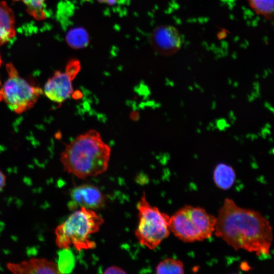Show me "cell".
<instances>
[{
  "label": "cell",
  "mask_w": 274,
  "mask_h": 274,
  "mask_svg": "<svg viewBox=\"0 0 274 274\" xmlns=\"http://www.w3.org/2000/svg\"><path fill=\"white\" fill-rule=\"evenodd\" d=\"M214 233L234 250L258 256L269 254L273 238L272 227L266 218L257 211L237 206L228 198L219 210Z\"/></svg>",
  "instance_id": "1"
},
{
  "label": "cell",
  "mask_w": 274,
  "mask_h": 274,
  "mask_svg": "<svg viewBox=\"0 0 274 274\" xmlns=\"http://www.w3.org/2000/svg\"><path fill=\"white\" fill-rule=\"evenodd\" d=\"M111 148L99 132L91 129L80 134L61 153L64 170L82 179L95 177L108 168Z\"/></svg>",
  "instance_id": "2"
},
{
  "label": "cell",
  "mask_w": 274,
  "mask_h": 274,
  "mask_svg": "<svg viewBox=\"0 0 274 274\" xmlns=\"http://www.w3.org/2000/svg\"><path fill=\"white\" fill-rule=\"evenodd\" d=\"M104 222L93 210L81 207L56 228V244L61 249L73 246L79 251L94 248L96 244L90 235L99 230Z\"/></svg>",
  "instance_id": "3"
},
{
  "label": "cell",
  "mask_w": 274,
  "mask_h": 274,
  "mask_svg": "<svg viewBox=\"0 0 274 274\" xmlns=\"http://www.w3.org/2000/svg\"><path fill=\"white\" fill-rule=\"evenodd\" d=\"M216 217L200 207L185 206L169 218L170 231L184 242L203 241L214 232Z\"/></svg>",
  "instance_id": "4"
},
{
  "label": "cell",
  "mask_w": 274,
  "mask_h": 274,
  "mask_svg": "<svg viewBox=\"0 0 274 274\" xmlns=\"http://www.w3.org/2000/svg\"><path fill=\"white\" fill-rule=\"evenodd\" d=\"M139 223L135 235L139 243L153 250L170 234L169 216L151 206L143 195L137 204Z\"/></svg>",
  "instance_id": "5"
},
{
  "label": "cell",
  "mask_w": 274,
  "mask_h": 274,
  "mask_svg": "<svg viewBox=\"0 0 274 274\" xmlns=\"http://www.w3.org/2000/svg\"><path fill=\"white\" fill-rule=\"evenodd\" d=\"M6 69L8 77L0 88V101L15 113H22L34 106L43 90L21 78L12 63L7 64Z\"/></svg>",
  "instance_id": "6"
},
{
  "label": "cell",
  "mask_w": 274,
  "mask_h": 274,
  "mask_svg": "<svg viewBox=\"0 0 274 274\" xmlns=\"http://www.w3.org/2000/svg\"><path fill=\"white\" fill-rule=\"evenodd\" d=\"M80 68L79 62L72 60L67 63L64 72L55 71L44 85V92L47 97L59 104L67 99L73 93L72 81Z\"/></svg>",
  "instance_id": "7"
},
{
  "label": "cell",
  "mask_w": 274,
  "mask_h": 274,
  "mask_svg": "<svg viewBox=\"0 0 274 274\" xmlns=\"http://www.w3.org/2000/svg\"><path fill=\"white\" fill-rule=\"evenodd\" d=\"M150 42L154 50L163 55L176 53L182 45V39L179 31L170 25L155 28L150 36Z\"/></svg>",
  "instance_id": "8"
},
{
  "label": "cell",
  "mask_w": 274,
  "mask_h": 274,
  "mask_svg": "<svg viewBox=\"0 0 274 274\" xmlns=\"http://www.w3.org/2000/svg\"><path fill=\"white\" fill-rule=\"evenodd\" d=\"M71 208L80 207L98 209L104 206L107 198L96 186L84 184L73 188L71 192Z\"/></svg>",
  "instance_id": "9"
},
{
  "label": "cell",
  "mask_w": 274,
  "mask_h": 274,
  "mask_svg": "<svg viewBox=\"0 0 274 274\" xmlns=\"http://www.w3.org/2000/svg\"><path fill=\"white\" fill-rule=\"evenodd\" d=\"M7 267L14 273H60L57 264L45 258H33L19 263H8Z\"/></svg>",
  "instance_id": "10"
},
{
  "label": "cell",
  "mask_w": 274,
  "mask_h": 274,
  "mask_svg": "<svg viewBox=\"0 0 274 274\" xmlns=\"http://www.w3.org/2000/svg\"><path fill=\"white\" fill-rule=\"evenodd\" d=\"M15 16L7 3L0 1V46L15 36Z\"/></svg>",
  "instance_id": "11"
},
{
  "label": "cell",
  "mask_w": 274,
  "mask_h": 274,
  "mask_svg": "<svg viewBox=\"0 0 274 274\" xmlns=\"http://www.w3.org/2000/svg\"><path fill=\"white\" fill-rule=\"evenodd\" d=\"M236 178L234 169L230 165L220 163L213 172V180L216 186L223 190H227L233 185Z\"/></svg>",
  "instance_id": "12"
},
{
  "label": "cell",
  "mask_w": 274,
  "mask_h": 274,
  "mask_svg": "<svg viewBox=\"0 0 274 274\" xmlns=\"http://www.w3.org/2000/svg\"><path fill=\"white\" fill-rule=\"evenodd\" d=\"M65 39L67 44L74 49L86 47L89 42L87 32L81 27L74 28L70 30L66 35Z\"/></svg>",
  "instance_id": "13"
},
{
  "label": "cell",
  "mask_w": 274,
  "mask_h": 274,
  "mask_svg": "<svg viewBox=\"0 0 274 274\" xmlns=\"http://www.w3.org/2000/svg\"><path fill=\"white\" fill-rule=\"evenodd\" d=\"M156 270V273L158 274H182L184 273L183 262L178 259L170 258H165L160 262L157 265Z\"/></svg>",
  "instance_id": "14"
},
{
  "label": "cell",
  "mask_w": 274,
  "mask_h": 274,
  "mask_svg": "<svg viewBox=\"0 0 274 274\" xmlns=\"http://www.w3.org/2000/svg\"><path fill=\"white\" fill-rule=\"evenodd\" d=\"M250 6L258 15L271 20L273 16V0H248Z\"/></svg>",
  "instance_id": "15"
},
{
  "label": "cell",
  "mask_w": 274,
  "mask_h": 274,
  "mask_svg": "<svg viewBox=\"0 0 274 274\" xmlns=\"http://www.w3.org/2000/svg\"><path fill=\"white\" fill-rule=\"evenodd\" d=\"M21 1L26 7L27 13L38 20H41L46 18L45 12L46 0H14Z\"/></svg>",
  "instance_id": "16"
},
{
  "label": "cell",
  "mask_w": 274,
  "mask_h": 274,
  "mask_svg": "<svg viewBox=\"0 0 274 274\" xmlns=\"http://www.w3.org/2000/svg\"><path fill=\"white\" fill-rule=\"evenodd\" d=\"M57 267L60 273H70L75 265V258L69 249H63L59 253Z\"/></svg>",
  "instance_id": "17"
},
{
  "label": "cell",
  "mask_w": 274,
  "mask_h": 274,
  "mask_svg": "<svg viewBox=\"0 0 274 274\" xmlns=\"http://www.w3.org/2000/svg\"><path fill=\"white\" fill-rule=\"evenodd\" d=\"M104 273H125L126 272L121 267L117 266H111L108 267Z\"/></svg>",
  "instance_id": "18"
},
{
  "label": "cell",
  "mask_w": 274,
  "mask_h": 274,
  "mask_svg": "<svg viewBox=\"0 0 274 274\" xmlns=\"http://www.w3.org/2000/svg\"><path fill=\"white\" fill-rule=\"evenodd\" d=\"M99 3L106 4L110 6L120 4L124 2V0H96Z\"/></svg>",
  "instance_id": "19"
},
{
  "label": "cell",
  "mask_w": 274,
  "mask_h": 274,
  "mask_svg": "<svg viewBox=\"0 0 274 274\" xmlns=\"http://www.w3.org/2000/svg\"><path fill=\"white\" fill-rule=\"evenodd\" d=\"M6 181V176L0 170V192L3 190L5 186Z\"/></svg>",
  "instance_id": "20"
},
{
  "label": "cell",
  "mask_w": 274,
  "mask_h": 274,
  "mask_svg": "<svg viewBox=\"0 0 274 274\" xmlns=\"http://www.w3.org/2000/svg\"><path fill=\"white\" fill-rule=\"evenodd\" d=\"M2 58H1V55H0V67L2 65Z\"/></svg>",
  "instance_id": "21"
}]
</instances>
